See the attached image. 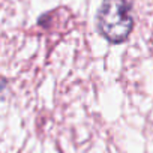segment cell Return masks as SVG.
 Instances as JSON below:
<instances>
[{
    "label": "cell",
    "mask_w": 153,
    "mask_h": 153,
    "mask_svg": "<svg viewBox=\"0 0 153 153\" xmlns=\"http://www.w3.org/2000/svg\"><path fill=\"white\" fill-rule=\"evenodd\" d=\"M134 26L129 5L126 0H105L98 14V29L102 36L119 44L128 39Z\"/></svg>",
    "instance_id": "6da1fadb"
}]
</instances>
